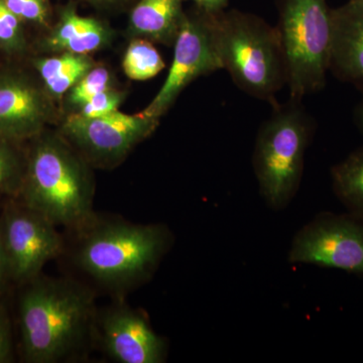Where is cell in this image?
I'll return each mask as SVG.
<instances>
[{"label":"cell","instance_id":"cell-11","mask_svg":"<svg viewBox=\"0 0 363 363\" xmlns=\"http://www.w3.org/2000/svg\"><path fill=\"white\" fill-rule=\"evenodd\" d=\"M288 259L363 276V220L350 213L318 214L294 236Z\"/></svg>","mask_w":363,"mask_h":363},{"label":"cell","instance_id":"cell-24","mask_svg":"<svg viewBox=\"0 0 363 363\" xmlns=\"http://www.w3.org/2000/svg\"><path fill=\"white\" fill-rule=\"evenodd\" d=\"M13 359V329L6 306L0 300V363Z\"/></svg>","mask_w":363,"mask_h":363},{"label":"cell","instance_id":"cell-27","mask_svg":"<svg viewBox=\"0 0 363 363\" xmlns=\"http://www.w3.org/2000/svg\"><path fill=\"white\" fill-rule=\"evenodd\" d=\"M195 6L208 13H219L228 6L229 0H191Z\"/></svg>","mask_w":363,"mask_h":363},{"label":"cell","instance_id":"cell-23","mask_svg":"<svg viewBox=\"0 0 363 363\" xmlns=\"http://www.w3.org/2000/svg\"><path fill=\"white\" fill-rule=\"evenodd\" d=\"M125 98L126 92L116 89L114 86V87L98 93L96 96L93 97L82 108L70 116L83 117V118H94V117L108 116V114L119 111L118 108L123 104Z\"/></svg>","mask_w":363,"mask_h":363},{"label":"cell","instance_id":"cell-28","mask_svg":"<svg viewBox=\"0 0 363 363\" xmlns=\"http://www.w3.org/2000/svg\"><path fill=\"white\" fill-rule=\"evenodd\" d=\"M353 118H354L355 125L357 126L358 130L363 135V98L362 101L355 107Z\"/></svg>","mask_w":363,"mask_h":363},{"label":"cell","instance_id":"cell-15","mask_svg":"<svg viewBox=\"0 0 363 363\" xmlns=\"http://www.w3.org/2000/svg\"><path fill=\"white\" fill-rule=\"evenodd\" d=\"M184 0H138L130 7L128 35L174 47L185 21Z\"/></svg>","mask_w":363,"mask_h":363},{"label":"cell","instance_id":"cell-18","mask_svg":"<svg viewBox=\"0 0 363 363\" xmlns=\"http://www.w3.org/2000/svg\"><path fill=\"white\" fill-rule=\"evenodd\" d=\"M32 50L28 26L0 0V57L6 61H25L32 55Z\"/></svg>","mask_w":363,"mask_h":363},{"label":"cell","instance_id":"cell-20","mask_svg":"<svg viewBox=\"0 0 363 363\" xmlns=\"http://www.w3.org/2000/svg\"><path fill=\"white\" fill-rule=\"evenodd\" d=\"M26 168V150L21 143L0 138V200L18 198Z\"/></svg>","mask_w":363,"mask_h":363},{"label":"cell","instance_id":"cell-14","mask_svg":"<svg viewBox=\"0 0 363 363\" xmlns=\"http://www.w3.org/2000/svg\"><path fill=\"white\" fill-rule=\"evenodd\" d=\"M329 72L363 94V0L331 9Z\"/></svg>","mask_w":363,"mask_h":363},{"label":"cell","instance_id":"cell-21","mask_svg":"<svg viewBox=\"0 0 363 363\" xmlns=\"http://www.w3.org/2000/svg\"><path fill=\"white\" fill-rule=\"evenodd\" d=\"M111 87H114L111 72L106 67L96 65L67 92L61 109L66 111V116L76 113L98 93Z\"/></svg>","mask_w":363,"mask_h":363},{"label":"cell","instance_id":"cell-22","mask_svg":"<svg viewBox=\"0 0 363 363\" xmlns=\"http://www.w3.org/2000/svg\"><path fill=\"white\" fill-rule=\"evenodd\" d=\"M9 11L26 26L43 30L52 25V9L50 0H4Z\"/></svg>","mask_w":363,"mask_h":363},{"label":"cell","instance_id":"cell-1","mask_svg":"<svg viewBox=\"0 0 363 363\" xmlns=\"http://www.w3.org/2000/svg\"><path fill=\"white\" fill-rule=\"evenodd\" d=\"M18 301L21 351L28 363H56L77 354L94 331V294L78 281L37 277Z\"/></svg>","mask_w":363,"mask_h":363},{"label":"cell","instance_id":"cell-25","mask_svg":"<svg viewBox=\"0 0 363 363\" xmlns=\"http://www.w3.org/2000/svg\"><path fill=\"white\" fill-rule=\"evenodd\" d=\"M85 4L105 13H119L130 9L136 0H81Z\"/></svg>","mask_w":363,"mask_h":363},{"label":"cell","instance_id":"cell-3","mask_svg":"<svg viewBox=\"0 0 363 363\" xmlns=\"http://www.w3.org/2000/svg\"><path fill=\"white\" fill-rule=\"evenodd\" d=\"M79 269L111 292L123 294L152 279L173 243L164 224L99 220L77 233Z\"/></svg>","mask_w":363,"mask_h":363},{"label":"cell","instance_id":"cell-6","mask_svg":"<svg viewBox=\"0 0 363 363\" xmlns=\"http://www.w3.org/2000/svg\"><path fill=\"white\" fill-rule=\"evenodd\" d=\"M277 26L285 52L290 98L302 101L324 89L331 48L326 0H277Z\"/></svg>","mask_w":363,"mask_h":363},{"label":"cell","instance_id":"cell-7","mask_svg":"<svg viewBox=\"0 0 363 363\" xmlns=\"http://www.w3.org/2000/svg\"><path fill=\"white\" fill-rule=\"evenodd\" d=\"M60 123V135L91 167L106 169L121 164L138 143L154 133L160 121L140 112L117 111L94 118L67 116Z\"/></svg>","mask_w":363,"mask_h":363},{"label":"cell","instance_id":"cell-8","mask_svg":"<svg viewBox=\"0 0 363 363\" xmlns=\"http://www.w3.org/2000/svg\"><path fill=\"white\" fill-rule=\"evenodd\" d=\"M21 62L0 64V138L23 145L59 123L62 112L35 71Z\"/></svg>","mask_w":363,"mask_h":363},{"label":"cell","instance_id":"cell-17","mask_svg":"<svg viewBox=\"0 0 363 363\" xmlns=\"http://www.w3.org/2000/svg\"><path fill=\"white\" fill-rule=\"evenodd\" d=\"M332 188L348 213L363 220V147L332 167Z\"/></svg>","mask_w":363,"mask_h":363},{"label":"cell","instance_id":"cell-9","mask_svg":"<svg viewBox=\"0 0 363 363\" xmlns=\"http://www.w3.org/2000/svg\"><path fill=\"white\" fill-rule=\"evenodd\" d=\"M0 225L11 281L16 285L39 277L45 264L63 250L58 226L16 198L7 199Z\"/></svg>","mask_w":363,"mask_h":363},{"label":"cell","instance_id":"cell-29","mask_svg":"<svg viewBox=\"0 0 363 363\" xmlns=\"http://www.w3.org/2000/svg\"><path fill=\"white\" fill-rule=\"evenodd\" d=\"M0 64H1V63H0Z\"/></svg>","mask_w":363,"mask_h":363},{"label":"cell","instance_id":"cell-16","mask_svg":"<svg viewBox=\"0 0 363 363\" xmlns=\"http://www.w3.org/2000/svg\"><path fill=\"white\" fill-rule=\"evenodd\" d=\"M28 66L42 81L50 96L61 104L67 92L91 69L97 65L90 55L59 52L52 55H30Z\"/></svg>","mask_w":363,"mask_h":363},{"label":"cell","instance_id":"cell-26","mask_svg":"<svg viewBox=\"0 0 363 363\" xmlns=\"http://www.w3.org/2000/svg\"><path fill=\"white\" fill-rule=\"evenodd\" d=\"M9 283H11V276H9V264H7L6 252L2 242L1 225H0V300L6 293Z\"/></svg>","mask_w":363,"mask_h":363},{"label":"cell","instance_id":"cell-5","mask_svg":"<svg viewBox=\"0 0 363 363\" xmlns=\"http://www.w3.org/2000/svg\"><path fill=\"white\" fill-rule=\"evenodd\" d=\"M272 107L271 116L257 131L252 167L262 199L267 207L281 211L300 189L316 123L298 100L290 98Z\"/></svg>","mask_w":363,"mask_h":363},{"label":"cell","instance_id":"cell-12","mask_svg":"<svg viewBox=\"0 0 363 363\" xmlns=\"http://www.w3.org/2000/svg\"><path fill=\"white\" fill-rule=\"evenodd\" d=\"M94 333L104 352L116 362L162 363L168 355V343L145 315L121 303L96 313Z\"/></svg>","mask_w":363,"mask_h":363},{"label":"cell","instance_id":"cell-10","mask_svg":"<svg viewBox=\"0 0 363 363\" xmlns=\"http://www.w3.org/2000/svg\"><path fill=\"white\" fill-rule=\"evenodd\" d=\"M221 69L213 38V13L196 6L186 11L185 21L174 45L168 76L156 96L140 113L160 121L189 84Z\"/></svg>","mask_w":363,"mask_h":363},{"label":"cell","instance_id":"cell-2","mask_svg":"<svg viewBox=\"0 0 363 363\" xmlns=\"http://www.w3.org/2000/svg\"><path fill=\"white\" fill-rule=\"evenodd\" d=\"M18 201L55 225L79 233L96 218L91 166L59 133L45 130L28 140Z\"/></svg>","mask_w":363,"mask_h":363},{"label":"cell","instance_id":"cell-13","mask_svg":"<svg viewBox=\"0 0 363 363\" xmlns=\"http://www.w3.org/2000/svg\"><path fill=\"white\" fill-rule=\"evenodd\" d=\"M45 33L33 44L35 54L91 55L108 47L114 38V30L106 21L81 16L77 6L72 1L60 7L56 23Z\"/></svg>","mask_w":363,"mask_h":363},{"label":"cell","instance_id":"cell-4","mask_svg":"<svg viewBox=\"0 0 363 363\" xmlns=\"http://www.w3.org/2000/svg\"><path fill=\"white\" fill-rule=\"evenodd\" d=\"M213 38L222 69L250 96L279 104L288 83V69L277 26L238 9L213 14Z\"/></svg>","mask_w":363,"mask_h":363},{"label":"cell","instance_id":"cell-19","mask_svg":"<svg viewBox=\"0 0 363 363\" xmlns=\"http://www.w3.org/2000/svg\"><path fill=\"white\" fill-rule=\"evenodd\" d=\"M166 64L150 40L133 38L126 48L123 60L124 73L133 80L145 81L156 77Z\"/></svg>","mask_w":363,"mask_h":363}]
</instances>
